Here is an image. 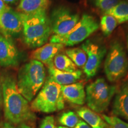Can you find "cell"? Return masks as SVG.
<instances>
[{
    "label": "cell",
    "instance_id": "1",
    "mask_svg": "<svg viewBox=\"0 0 128 128\" xmlns=\"http://www.w3.org/2000/svg\"><path fill=\"white\" fill-rule=\"evenodd\" d=\"M2 88L4 117L9 123L18 124L36 119L28 102L18 91L13 76H2Z\"/></svg>",
    "mask_w": 128,
    "mask_h": 128
},
{
    "label": "cell",
    "instance_id": "2",
    "mask_svg": "<svg viewBox=\"0 0 128 128\" xmlns=\"http://www.w3.org/2000/svg\"><path fill=\"white\" fill-rule=\"evenodd\" d=\"M52 33L50 18L46 10L30 14H23V39L28 48L34 49L44 45Z\"/></svg>",
    "mask_w": 128,
    "mask_h": 128
},
{
    "label": "cell",
    "instance_id": "3",
    "mask_svg": "<svg viewBox=\"0 0 128 128\" xmlns=\"http://www.w3.org/2000/svg\"><path fill=\"white\" fill-rule=\"evenodd\" d=\"M46 71L41 62L31 60L21 66L16 80L18 91L28 102L33 99L44 86Z\"/></svg>",
    "mask_w": 128,
    "mask_h": 128
},
{
    "label": "cell",
    "instance_id": "4",
    "mask_svg": "<svg viewBox=\"0 0 128 128\" xmlns=\"http://www.w3.org/2000/svg\"><path fill=\"white\" fill-rule=\"evenodd\" d=\"M30 108L33 112L51 113L60 111L65 108V100L61 86L48 76L40 91L32 101Z\"/></svg>",
    "mask_w": 128,
    "mask_h": 128
},
{
    "label": "cell",
    "instance_id": "5",
    "mask_svg": "<svg viewBox=\"0 0 128 128\" xmlns=\"http://www.w3.org/2000/svg\"><path fill=\"white\" fill-rule=\"evenodd\" d=\"M118 92L116 86L109 85L103 78H99L86 87V102L88 107L96 113L104 112Z\"/></svg>",
    "mask_w": 128,
    "mask_h": 128
},
{
    "label": "cell",
    "instance_id": "6",
    "mask_svg": "<svg viewBox=\"0 0 128 128\" xmlns=\"http://www.w3.org/2000/svg\"><path fill=\"white\" fill-rule=\"evenodd\" d=\"M99 27L98 22L94 17L85 14L68 33L60 36L52 35L49 40L50 43L60 44L65 46H74L85 40L97 31Z\"/></svg>",
    "mask_w": 128,
    "mask_h": 128
},
{
    "label": "cell",
    "instance_id": "7",
    "mask_svg": "<svg viewBox=\"0 0 128 128\" xmlns=\"http://www.w3.org/2000/svg\"><path fill=\"white\" fill-rule=\"evenodd\" d=\"M128 70V60L124 46L119 42H113L104 63L106 77L110 82H117L126 76Z\"/></svg>",
    "mask_w": 128,
    "mask_h": 128
},
{
    "label": "cell",
    "instance_id": "8",
    "mask_svg": "<svg viewBox=\"0 0 128 128\" xmlns=\"http://www.w3.org/2000/svg\"><path fill=\"white\" fill-rule=\"evenodd\" d=\"M80 17L69 8L60 6L52 11L50 21L52 33L55 35L65 34L76 24Z\"/></svg>",
    "mask_w": 128,
    "mask_h": 128
},
{
    "label": "cell",
    "instance_id": "9",
    "mask_svg": "<svg viewBox=\"0 0 128 128\" xmlns=\"http://www.w3.org/2000/svg\"><path fill=\"white\" fill-rule=\"evenodd\" d=\"M81 48L86 52L87 60L83 71L88 78H92L98 72L104 57L106 54V48L90 41L86 40Z\"/></svg>",
    "mask_w": 128,
    "mask_h": 128
},
{
    "label": "cell",
    "instance_id": "10",
    "mask_svg": "<svg viewBox=\"0 0 128 128\" xmlns=\"http://www.w3.org/2000/svg\"><path fill=\"white\" fill-rule=\"evenodd\" d=\"M23 14L10 7L0 17V34L12 38L22 32Z\"/></svg>",
    "mask_w": 128,
    "mask_h": 128
},
{
    "label": "cell",
    "instance_id": "11",
    "mask_svg": "<svg viewBox=\"0 0 128 128\" xmlns=\"http://www.w3.org/2000/svg\"><path fill=\"white\" fill-rule=\"evenodd\" d=\"M19 64V53L12 38L0 34V66L16 67Z\"/></svg>",
    "mask_w": 128,
    "mask_h": 128
},
{
    "label": "cell",
    "instance_id": "12",
    "mask_svg": "<svg viewBox=\"0 0 128 128\" xmlns=\"http://www.w3.org/2000/svg\"><path fill=\"white\" fill-rule=\"evenodd\" d=\"M64 44L55 43L46 44L33 51L30 55L32 60L41 62L48 68L54 66V58L64 48Z\"/></svg>",
    "mask_w": 128,
    "mask_h": 128
},
{
    "label": "cell",
    "instance_id": "13",
    "mask_svg": "<svg viewBox=\"0 0 128 128\" xmlns=\"http://www.w3.org/2000/svg\"><path fill=\"white\" fill-rule=\"evenodd\" d=\"M61 92L64 100L74 104L82 106L86 103V90L82 82L61 86Z\"/></svg>",
    "mask_w": 128,
    "mask_h": 128
},
{
    "label": "cell",
    "instance_id": "14",
    "mask_svg": "<svg viewBox=\"0 0 128 128\" xmlns=\"http://www.w3.org/2000/svg\"><path fill=\"white\" fill-rule=\"evenodd\" d=\"M112 110L114 115L128 121V81L124 83L116 92Z\"/></svg>",
    "mask_w": 128,
    "mask_h": 128
},
{
    "label": "cell",
    "instance_id": "15",
    "mask_svg": "<svg viewBox=\"0 0 128 128\" xmlns=\"http://www.w3.org/2000/svg\"><path fill=\"white\" fill-rule=\"evenodd\" d=\"M49 73V76L60 86H65L74 84L77 82L82 76V72L80 70L70 72L62 71L56 69L54 66L48 68Z\"/></svg>",
    "mask_w": 128,
    "mask_h": 128
},
{
    "label": "cell",
    "instance_id": "16",
    "mask_svg": "<svg viewBox=\"0 0 128 128\" xmlns=\"http://www.w3.org/2000/svg\"><path fill=\"white\" fill-rule=\"evenodd\" d=\"M49 4V0H20L17 11L24 14L36 13L47 10Z\"/></svg>",
    "mask_w": 128,
    "mask_h": 128
},
{
    "label": "cell",
    "instance_id": "17",
    "mask_svg": "<svg viewBox=\"0 0 128 128\" xmlns=\"http://www.w3.org/2000/svg\"><path fill=\"white\" fill-rule=\"evenodd\" d=\"M78 116L92 128H107L108 124L103 118L90 108L82 107L77 110Z\"/></svg>",
    "mask_w": 128,
    "mask_h": 128
},
{
    "label": "cell",
    "instance_id": "18",
    "mask_svg": "<svg viewBox=\"0 0 128 128\" xmlns=\"http://www.w3.org/2000/svg\"><path fill=\"white\" fill-rule=\"evenodd\" d=\"M105 14L114 17L118 24H122L128 21V2L121 1Z\"/></svg>",
    "mask_w": 128,
    "mask_h": 128
},
{
    "label": "cell",
    "instance_id": "19",
    "mask_svg": "<svg viewBox=\"0 0 128 128\" xmlns=\"http://www.w3.org/2000/svg\"><path fill=\"white\" fill-rule=\"evenodd\" d=\"M54 66L62 71L72 72L77 71V67L66 55L63 54H57L54 58Z\"/></svg>",
    "mask_w": 128,
    "mask_h": 128
},
{
    "label": "cell",
    "instance_id": "20",
    "mask_svg": "<svg viewBox=\"0 0 128 128\" xmlns=\"http://www.w3.org/2000/svg\"><path fill=\"white\" fill-rule=\"evenodd\" d=\"M66 55L76 65V67L83 68L87 62V55L81 48H70L65 50Z\"/></svg>",
    "mask_w": 128,
    "mask_h": 128
},
{
    "label": "cell",
    "instance_id": "21",
    "mask_svg": "<svg viewBox=\"0 0 128 128\" xmlns=\"http://www.w3.org/2000/svg\"><path fill=\"white\" fill-rule=\"evenodd\" d=\"M117 20L113 16L105 14L101 18L100 28L105 36H108L113 33L118 26Z\"/></svg>",
    "mask_w": 128,
    "mask_h": 128
},
{
    "label": "cell",
    "instance_id": "22",
    "mask_svg": "<svg viewBox=\"0 0 128 128\" xmlns=\"http://www.w3.org/2000/svg\"><path fill=\"white\" fill-rule=\"evenodd\" d=\"M79 121V116L72 111L64 112L59 118V122L60 124L70 128H74Z\"/></svg>",
    "mask_w": 128,
    "mask_h": 128
},
{
    "label": "cell",
    "instance_id": "23",
    "mask_svg": "<svg viewBox=\"0 0 128 128\" xmlns=\"http://www.w3.org/2000/svg\"><path fill=\"white\" fill-rule=\"evenodd\" d=\"M102 118L108 124L107 128H128V123L125 122L117 116L103 114Z\"/></svg>",
    "mask_w": 128,
    "mask_h": 128
},
{
    "label": "cell",
    "instance_id": "24",
    "mask_svg": "<svg viewBox=\"0 0 128 128\" xmlns=\"http://www.w3.org/2000/svg\"><path fill=\"white\" fill-rule=\"evenodd\" d=\"M119 2V0H94L95 6L104 12H108Z\"/></svg>",
    "mask_w": 128,
    "mask_h": 128
},
{
    "label": "cell",
    "instance_id": "25",
    "mask_svg": "<svg viewBox=\"0 0 128 128\" xmlns=\"http://www.w3.org/2000/svg\"><path fill=\"white\" fill-rule=\"evenodd\" d=\"M39 128H57L56 127L54 116H48L42 121Z\"/></svg>",
    "mask_w": 128,
    "mask_h": 128
},
{
    "label": "cell",
    "instance_id": "26",
    "mask_svg": "<svg viewBox=\"0 0 128 128\" xmlns=\"http://www.w3.org/2000/svg\"><path fill=\"white\" fill-rule=\"evenodd\" d=\"M1 128H32L30 126L26 124H13L9 122L3 123Z\"/></svg>",
    "mask_w": 128,
    "mask_h": 128
},
{
    "label": "cell",
    "instance_id": "27",
    "mask_svg": "<svg viewBox=\"0 0 128 128\" xmlns=\"http://www.w3.org/2000/svg\"><path fill=\"white\" fill-rule=\"evenodd\" d=\"M10 7L7 4H6L2 0H0V17L3 12L6 11Z\"/></svg>",
    "mask_w": 128,
    "mask_h": 128
},
{
    "label": "cell",
    "instance_id": "28",
    "mask_svg": "<svg viewBox=\"0 0 128 128\" xmlns=\"http://www.w3.org/2000/svg\"><path fill=\"white\" fill-rule=\"evenodd\" d=\"M74 128H92L91 126H90L87 123L85 122L84 120H80V121L78 122L77 124L75 126Z\"/></svg>",
    "mask_w": 128,
    "mask_h": 128
},
{
    "label": "cell",
    "instance_id": "29",
    "mask_svg": "<svg viewBox=\"0 0 128 128\" xmlns=\"http://www.w3.org/2000/svg\"><path fill=\"white\" fill-rule=\"evenodd\" d=\"M3 103L2 98V77L0 74V109H1Z\"/></svg>",
    "mask_w": 128,
    "mask_h": 128
},
{
    "label": "cell",
    "instance_id": "30",
    "mask_svg": "<svg viewBox=\"0 0 128 128\" xmlns=\"http://www.w3.org/2000/svg\"><path fill=\"white\" fill-rule=\"evenodd\" d=\"M6 4H15L19 0H2Z\"/></svg>",
    "mask_w": 128,
    "mask_h": 128
},
{
    "label": "cell",
    "instance_id": "31",
    "mask_svg": "<svg viewBox=\"0 0 128 128\" xmlns=\"http://www.w3.org/2000/svg\"><path fill=\"white\" fill-rule=\"evenodd\" d=\"M57 128H68V127H66V126H59V127H58Z\"/></svg>",
    "mask_w": 128,
    "mask_h": 128
},
{
    "label": "cell",
    "instance_id": "32",
    "mask_svg": "<svg viewBox=\"0 0 128 128\" xmlns=\"http://www.w3.org/2000/svg\"></svg>",
    "mask_w": 128,
    "mask_h": 128
}]
</instances>
